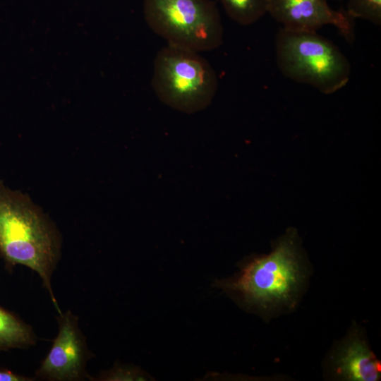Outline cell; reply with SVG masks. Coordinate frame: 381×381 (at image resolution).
Wrapping results in <instances>:
<instances>
[{
	"label": "cell",
	"instance_id": "6da1fadb",
	"mask_svg": "<svg viewBox=\"0 0 381 381\" xmlns=\"http://www.w3.org/2000/svg\"><path fill=\"white\" fill-rule=\"evenodd\" d=\"M234 276L216 279L238 305L262 313L294 308L306 279L296 231L289 230L267 255L244 260Z\"/></svg>",
	"mask_w": 381,
	"mask_h": 381
},
{
	"label": "cell",
	"instance_id": "7a4b0ae2",
	"mask_svg": "<svg viewBox=\"0 0 381 381\" xmlns=\"http://www.w3.org/2000/svg\"><path fill=\"white\" fill-rule=\"evenodd\" d=\"M61 247L60 233L49 217L28 195L0 181V255L8 267L20 265L38 274L59 314L51 278Z\"/></svg>",
	"mask_w": 381,
	"mask_h": 381
},
{
	"label": "cell",
	"instance_id": "3957f363",
	"mask_svg": "<svg viewBox=\"0 0 381 381\" xmlns=\"http://www.w3.org/2000/svg\"><path fill=\"white\" fill-rule=\"evenodd\" d=\"M277 67L287 78L329 95L349 83L351 68L346 56L332 42L318 32L284 28L275 40Z\"/></svg>",
	"mask_w": 381,
	"mask_h": 381
},
{
	"label": "cell",
	"instance_id": "277c9868",
	"mask_svg": "<svg viewBox=\"0 0 381 381\" xmlns=\"http://www.w3.org/2000/svg\"><path fill=\"white\" fill-rule=\"evenodd\" d=\"M151 85L162 102L193 114L211 104L218 80L210 64L199 52L167 44L155 56Z\"/></svg>",
	"mask_w": 381,
	"mask_h": 381
},
{
	"label": "cell",
	"instance_id": "5b68a950",
	"mask_svg": "<svg viewBox=\"0 0 381 381\" xmlns=\"http://www.w3.org/2000/svg\"><path fill=\"white\" fill-rule=\"evenodd\" d=\"M145 21L167 44L197 52L223 43L224 28L211 0H143Z\"/></svg>",
	"mask_w": 381,
	"mask_h": 381
},
{
	"label": "cell",
	"instance_id": "8992f818",
	"mask_svg": "<svg viewBox=\"0 0 381 381\" xmlns=\"http://www.w3.org/2000/svg\"><path fill=\"white\" fill-rule=\"evenodd\" d=\"M56 319L57 336L34 377L50 381L92 380L85 367L94 355L78 327V317L67 310L59 313Z\"/></svg>",
	"mask_w": 381,
	"mask_h": 381
},
{
	"label": "cell",
	"instance_id": "52a82bcc",
	"mask_svg": "<svg viewBox=\"0 0 381 381\" xmlns=\"http://www.w3.org/2000/svg\"><path fill=\"white\" fill-rule=\"evenodd\" d=\"M267 13L285 30L317 32L331 25L349 42L354 40L353 19L346 11L332 8L327 0H269Z\"/></svg>",
	"mask_w": 381,
	"mask_h": 381
},
{
	"label": "cell",
	"instance_id": "ba28073f",
	"mask_svg": "<svg viewBox=\"0 0 381 381\" xmlns=\"http://www.w3.org/2000/svg\"><path fill=\"white\" fill-rule=\"evenodd\" d=\"M329 367L339 380L377 381L381 376V365L366 341L356 329L333 351Z\"/></svg>",
	"mask_w": 381,
	"mask_h": 381
},
{
	"label": "cell",
	"instance_id": "9c48e42d",
	"mask_svg": "<svg viewBox=\"0 0 381 381\" xmlns=\"http://www.w3.org/2000/svg\"><path fill=\"white\" fill-rule=\"evenodd\" d=\"M31 326L13 313L0 306V351L26 349L36 344Z\"/></svg>",
	"mask_w": 381,
	"mask_h": 381
},
{
	"label": "cell",
	"instance_id": "30bf717a",
	"mask_svg": "<svg viewBox=\"0 0 381 381\" xmlns=\"http://www.w3.org/2000/svg\"><path fill=\"white\" fill-rule=\"evenodd\" d=\"M228 16L242 25H249L267 13L269 0H219Z\"/></svg>",
	"mask_w": 381,
	"mask_h": 381
},
{
	"label": "cell",
	"instance_id": "8fae6325",
	"mask_svg": "<svg viewBox=\"0 0 381 381\" xmlns=\"http://www.w3.org/2000/svg\"><path fill=\"white\" fill-rule=\"evenodd\" d=\"M346 12L353 19L362 18L381 25V0H348Z\"/></svg>",
	"mask_w": 381,
	"mask_h": 381
},
{
	"label": "cell",
	"instance_id": "7c38bea8",
	"mask_svg": "<svg viewBox=\"0 0 381 381\" xmlns=\"http://www.w3.org/2000/svg\"><path fill=\"white\" fill-rule=\"evenodd\" d=\"M95 380L133 381L154 380V379L138 366L116 363L111 369L102 372Z\"/></svg>",
	"mask_w": 381,
	"mask_h": 381
},
{
	"label": "cell",
	"instance_id": "4fadbf2b",
	"mask_svg": "<svg viewBox=\"0 0 381 381\" xmlns=\"http://www.w3.org/2000/svg\"><path fill=\"white\" fill-rule=\"evenodd\" d=\"M35 378L18 375L8 369L0 368V381H32Z\"/></svg>",
	"mask_w": 381,
	"mask_h": 381
}]
</instances>
